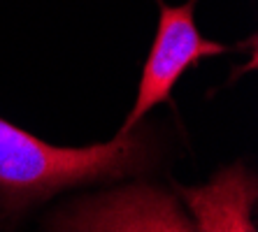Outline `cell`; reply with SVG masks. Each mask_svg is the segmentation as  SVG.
<instances>
[{
  "label": "cell",
  "mask_w": 258,
  "mask_h": 232,
  "mask_svg": "<svg viewBox=\"0 0 258 232\" xmlns=\"http://www.w3.org/2000/svg\"><path fill=\"white\" fill-rule=\"evenodd\" d=\"M172 186L193 214L196 232H258V179L242 161L216 170L205 186Z\"/></svg>",
  "instance_id": "4"
},
{
  "label": "cell",
  "mask_w": 258,
  "mask_h": 232,
  "mask_svg": "<svg viewBox=\"0 0 258 232\" xmlns=\"http://www.w3.org/2000/svg\"><path fill=\"white\" fill-rule=\"evenodd\" d=\"M158 158L161 139L142 121L109 142L58 146L0 116V227L68 188L140 177Z\"/></svg>",
  "instance_id": "1"
},
{
  "label": "cell",
  "mask_w": 258,
  "mask_h": 232,
  "mask_svg": "<svg viewBox=\"0 0 258 232\" xmlns=\"http://www.w3.org/2000/svg\"><path fill=\"white\" fill-rule=\"evenodd\" d=\"M154 3L161 10L156 35L151 42L149 56L144 60L135 105L119 132H128L158 105L172 107V89L188 67H196L205 58L223 56L242 47V44L228 47V44L200 35L196 17H193L198 0H188L179 7L168 5L165 0H154Z\"/></svg>",
  "instance_id": "3"
},
{
  "label": "cell",
  "mask_w": 258,
  "mask_h": 232,
  "mask_svg": "<svg viewBox=\"0 0 258 232\" xmlns=\"http://www.w3.org/2000/svg\"><path fill=\"white\" fill-rule=\"evenodd\" d=\"M44 232H196V227L172 193L138 181L75 197L47 216Z\"/></svg>",
  "instance_id": "2"
}]
</instances>
